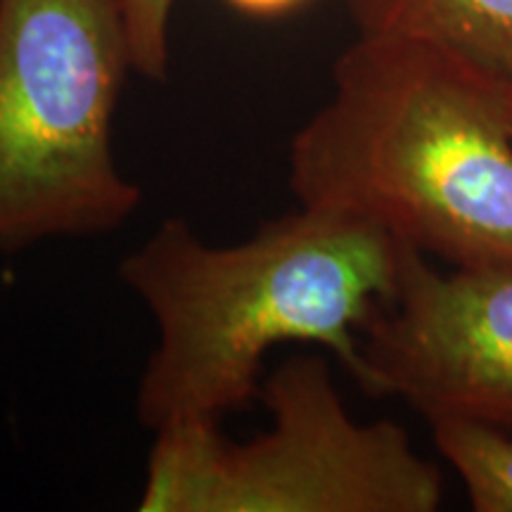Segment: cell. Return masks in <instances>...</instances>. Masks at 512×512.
Segmentation results:
<instances>
[{
    "label": "cell",
    "instance_id": "6da1fadb",
    "mask_svg": "<svg viewBox=\"0 0 512 512\" xmlns=\"http://www.w3.org/2000/svg\"><path fill=\"white\" fill-rule=\"evenodd\" d=\"M399 271L401 242L339 211L299 204L235 245L162 221L117 268L157 330L136 392L140 425H221L259 399L280 344L330 351L361 384V335Z\"/></svg>",
    "mask_w": 512,
    "mask_h": 512
},
{
    "label": "cell",
    "instance_id": "7a4b0ae2",
    "mask_svg": "<svg viewBox=\"0 0 512 512\" xmlns=\"http://www.w3.org/2000/svg\"><path fill=\"white\" fill-rule=\"evenodd\" d=\"M299 204L387 230L448 266H512V88L430 41L358 36L294 133Z\"/></svg>",
    "mask_w": 512,
    "mask_h": 512
},
{
    "label": "cell",
    "instance_id": "3957f363",
    "mask_svg": "<svg viewBox=\"0 0 512 512\" xmlns=\"http://www.w3.org/2000/svg\"><path fill=\"white\" fill-rule=\"evenodd\" d=\"M128 72L117 0H0V254L133 219L143 190L114 155Z\"/></svg>",
    "mask_w": 512,
    "mask_h": 512
},
{
    "label": "cell",
    "instance_id": "277c9868",
    "mask_svg": "<svg viewBox=\"0 0 512 512\" xmlns=\"http://www.w3.org/2000/svg\"><path fill=\"white\" fill-rule=\"evenodd\" d=\"M271 425L230 441L221 425L155 432L140 512H437L439 465L392 420L358 422L328 358L294 354L264 377Z\"/></svg>",
    "mask_w": 512,
    "mask_h": 512
},
{
    "label": "cell",
    "instance_id": "5b68a950",
    "mask_svg": "<svg viewBox=\"0 0 512 512\" xmlns=\"http://www.w3.org/2000/svg\"><path fill=\"white\" fill-rule=\"evenodd\" d=\"M361 339L366 394L512 430V266L439 271L401 242L394 297Z\"/></svg>",
    "mask_w": 512,
    "mask_h": 512
},
{
    "label": "cell",
    "instance_id": "8992f818",
    "mask_svg": "<svg viewBox=\"0 0 512 512\" xmlns=\"http://www.w3.org/2000/svg\"><path fill=\"white\" fill-rule=\"evenodd\" d=\"M358 36H394L453 48L508 72L512 0H347Z\"/></svg>",
    "mask_w": 512,
    "mask_h": 512
},
{
    "label": "cell",
    "instance_id": "52a82bcc",
    "mask_svg": "<svg viewBox=\"0 0 512 512\" xmlns=\"http://www.w3.org/2000/svg\"><path fill=\"white\" fill-rule=\"evenodd\" d=\"M430 422L437 451L477 512H512V430L458 415Z\"/></svg>",
    "mask_w": 512,
    "mask_h": 512
},
{
    "label": "cell",
    "instance_id": "ba28073f",
    "mask_svg": "<svg viewBox=\"0 0 512 512\" xmlns=\"http://www.w3.org/2000/svg\"><path fill=\"white\" fill-rule=\"evenodd\" d=\"M133 72L164 83L171 69V17L176 0H117Z\"/></svg>",
    "mask_w": 512,
    "mask_h": 512
},
{
    "label": "cell",
    "instance_id": "9c48e42d",
    "mask_svg": "<svg viewBox=\"0 0 512 512\" xmlns=\"http://www.w3.org/2000/svg\"><path fill=\"white\" fill-rule=\"evenodd\" d=\"M223 3L235 12H240V15L256 19H275L304 8L309 0H223Z\"/></svg>",
    "mask_w": 512,
    "mask_h": 512
},
{
    "label": "cell",
    "instance_id": "30bf717a",
    "mask_svg": "<svg viewBox=\"0 0 512 512\" xmlns=\"http://www.w3.org/2000/svg\"><path fill=\"white\" fill-rule=\"evenodd\" d=\"M508 76H510V88H512V64H510V69H508Z\"/></svg>",
    "mask_w": 512,
    "mask_h": 512
}]
</instances>
